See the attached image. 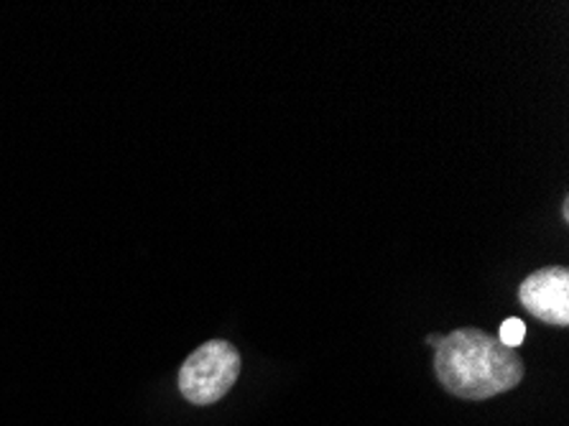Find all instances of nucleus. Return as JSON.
<instances>
[{
    "label": "nucleus",
    "mask_w": 569,
    "mask_h": 426,
    "mask_svg": "<svg viewBox=\"0 0 569 426\" xmlns=\"http://www.w3.org/2000/svg\"><path fill=\"white\" fill-rule=\"evenodd\" d=\"M437 347L435 370L439 384L465 402H486L523 380V360L496 335L482 329H455L445 337H427Z\"/></svg>",
    "instance_id": "1"
},
{
    "label": "nucleus",
    "mask_w": 569,
    "mask_h": 426,
    "mask_svg": "<svg viewBox=\"0 0 569 426\" xmlns=\"http://www.w3.org/2000/svg\"><path fill=\"white\" fill-rule=\"evenodd\" d=\"M240 376V353L228 340H210L189 355L179 370V390L189 404L210 406L228 396Z\"/></svg>",
    "instance_id": "2"
},
{
    "label": "nucleus",
    "mask_w": 569,
    "mask_h": 426,
    "mask_svg": "<svg viewBox=\"0 0 569 426\" xmlns=\"http://www.w3.org/2000/svg\"><path fill=\"white\" fill-rule=\"evenodd\" d=\"M521 307L555 327L569 325V271L562 266L539 268L519 286Z\"/></svg>",
    "instance_id": "3"
},
{
    "label": "nucleus",
    "mask_w": 569,
    "mask_h": 426,
    "mask_svg": "<svg viewBox=\"0 0 569 426\" xmlns=\"http://www.w3.org/2000/svg\"><path fill=\"white\" fill-rule=\"evenodd\" d=\"M496 337H498V340H501V345L516 350V347H519L523 343V337H526V325H523L519 317L506 319L503 325H501V333H498Z\"/></svg>",
    "instance_id": "4"
}]
</instances>
